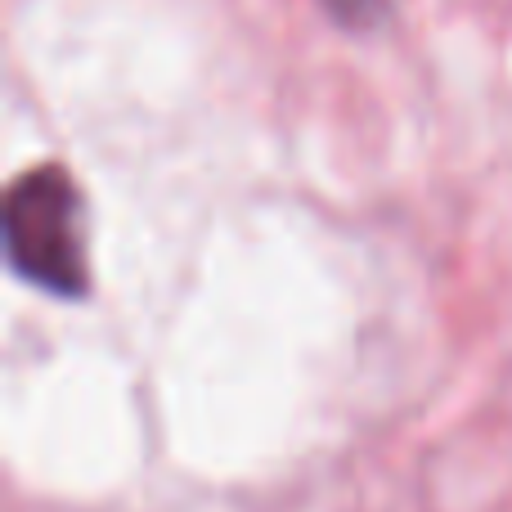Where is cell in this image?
<instances>
[{
    "label": "cell",
    "instance_id": "2",
    "mask_svg": "<svg viewBox=\"0 0 512 512\" xmlns=\"http://www.w3.org/2000/svg\"><path fill=\"white\" fill-rule=\"evenodd\" d=\"M319 5L346 32H373L391 18V0H319Z\"/></svg>",
    "mask_w": 512,
    "mask_h": 512
},
{
    "label": "cell",
    "instance_id": "1",
    "mask_svg": "<svg viewBox=\"0 0 512 512\" xmlns=\"http://www.w3.org/2000/svg\"><path fill=\"white\" fill-rule=\"evenodd\" d=\"M5 261L23 283L59 301H81L90 292V239L86 198L68 167L41 162L5 189Z\"/></svg>",
    "mask_w": 512,
    "mask_h": 512
}]
</instances>
